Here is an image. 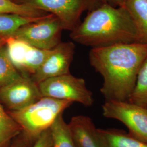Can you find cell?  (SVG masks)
<instances>
[{"instance_id":"cell-23","label":"cell","mask_w":147,"mask_h":147,"mask_svg":"<svg viewBox=\"0 0 147 147\" xmlns=\"http://www.w3.org/2000/svg\"><path fill=\"white\" fill-rule=\"evenodd\" d=\"M5 42H6V39L0 38V47L5 45Z\"/></svg>"},{"instance_id":"cell-24","label":"cell","mask_w":147,"mask_h":147,"mask_svg":"<svg viewBox=\"0 0 147 147\" xmlns=\"http://www.w3.org/2000/svg\"><path fill=\"white\" fill-rule=\"evenodd\" d=\"M11 1H13L15 2H16V3H20V1H21V0H11Z\"/></svg>"},{"instance_id":"cell-15","label":"cell","mask_w":147,"mask_h":147,"mask_svg":"<svg viewBox=\"0 0 147 147\" xmlns=\"http://www.w3.org/2000/svg\"><path fill=\"white\" fill-rule=\"evenodd\" d=\"M100 130L110 147H147V143L131 136L123 130L110 128Z\"/></svg>"},{"instance_id":"cell-10","label":"cell","mask_w":147,"mask_h":147,"mask_svg":"<svg viewBox=\"0 0 147 147\" xmlns=\"http://www.w3.org/2000/svg\"><path fill=\"white\" fill-rule=\"evenodd\" d=\"M75 46L73 42H61L51 50L42 65L31 78L37 84L47 79L70 73Z\"/></svg>"},{"instance_id":"cell-1","label":"cell","mask_w":147,"mask_h":147,"mask_svg":"<svg viewBox=\"0 0 147 147\" xmlns=\"http://www.w3.org/2000/svg\"><path fill=\"white\" fill-rule=\"evenodd\" d=\"M147 44L134 42L93 47L89 63L103 79L100 92L105 101H129L142 64Z\"/></svg>"},{"instance_id":"cell-5","label":"cell","mask_w":147,"mask_h":147,"mask_svg":"<svg viewBox=\"0 0 147 147\" xmlns=\"http://www.w3.org/2000/svg\"><path fill=\"white\" fill-rule=\"evenodd\" d=\"M20 3L52 14L59 19L63 30L71 32L81 23L84 11L99 5L95 0H21Z\"/></svg>"},{"instance_id":"cell-16","label":"cell","mask_w":147,"mask_h":147,"mask_svg":"<svg viewBox=\"0 0 147 147\" xmlns=\"http://www.w3.org/2000/svg\"><path fill=\"white\" fill-rule=\"evenodd\" d=\"M22 132L20 127L3 109L0 101V147Z\"/></svg>"},{"instance_id":"cell-17","label":"cell","mask_w":147,"mask_h":147,"mask_svg":"<svg viewBox=\"0 0 147 147\" xmlns=\"http://www.w3.org/2000/svg\"><path fill=\"white\" fill-rule=\"evenodd\" d=\"M21 76L9 58L5 44L0 47V88L10 84Z\"/></svg>"},{"instance_id":"cell-21","label":"cell","mask_w":147,"mask_h":147,"mask_svg":"<svg viewBox=\"0 0 147 147\" xmlns=\"http://www.w3.org/2000/svg\"><path fill=\"white\" fill-rule=\"evenodd\" d=\"M34 141L21 132L17 136L16 141L11 144V147H31Z\"/></svg>"},{"instance_id":"cell-20","label":"cell","mask_w":147,"mask_h":147,"mask_svg":"<svg viewBox=\"0 0 147 147\" xmlns=\"http://www.w3.org/2000/svg\"><path fill=\"white\" fill-rule=\"evenodd\" d=\"M31 147H53L52 137L50 129L39 135Z\"/></svg>"},{"instance_id":"cell-4","label":"cell","mask_w":147,"mask_h":147,"mask_svg":"<svg viewBox=\"0 0 147 147\" xmlns=\"http://www.w3.org/2000/svg\"><path fill=\"white\" fill-rule=\"evenodd\" d=\"M38 85L42 96L76 102L85 106H90L94 102L93 94L84 79L71 74L45 80Z\"/></svg>"},{"instance_id":"cell-2","label":"cell","mask_w":147,"mask_h":147,"mask_svg":"<svg viewBox=\"0 0 147 147\" xmlns=\"http://www.w3.org/2000/svg\"><path fill=\"white\" fill-rule=\"evenodd\" d=\"M70 37L74 42L92 48L141 43L136 24L126 7L104 4L89 11Z\"/></svg>"},{"instance_id":"cell-11","label":"cell","mask_w":147,"mask_h":147,"mask_svg":"<svg viewBox=\"0 0 147 147\" xmlns=\"http://www.w3.org/2000/svg\"><path fill=\"white\" fill-rule=\"evenodd\" d=\"M76 147H110L100 129L88 116H74L68 123Z\"/></svg>"},{"instance_id":"cell-8","label":"cell","mask_w":147,"mask_h":147,"mask_svg":"<svg viewBox=\"0 0 147 147\" xmlns=\"http://www.w3.org/2000/svg\"><path fill=\"white\" fill-rule=\"evenodd\" d=\"M5 47L11 63L22 76L31 78L47 59L51 50L34 47L22 40L9 37Z\"/></svg>"},{"instance_id":"cell-25","label":"cell","mask_w":147,"mask_h":147,"mask_svg":"<svg viewBox=\"0 0 147 147\" xmlns=\"http://www.w3.org/2000/svg\"></svg>"},{"instance_id":"cell-13","label":"cell","mask_w":147,"mask_h":147,"mask_svg":"<svg viewBox=\"0 0 147 147\" xmlns=\"http://www.w3.org/2000/svg\"><path fill=\"white\" fill-rule=\"evenodd\" d=\"M125 7L136 24L141 43L147 44V0H129Z\"/></svg>"},{"instance_id":"cell-7","label":"cell","mask_w":147,"mask_h":147,"mask_svg":"<svg viewBox=\"0 0 147 147\" xmlns=\"http://www.w3.org/2000/svg\"><path fill=\"white\" fill-rule=\"evenodd\" d=\"M63 30L58 18L49 13L40 20L20 27L11 37L22 40L34 47L49 50L61 42V37Z\"/></svg>"},{"instance_id":"cell-14","label":"cell","mask_w":147,"mask_h":147,"mask_svg":"<svg viewBox=\"0 0 147 147\" xmlns=\"http://www.w3.org/2000/svg\"><path fill=\"white\" fill-rule=\"evenodd\" d=\"M63 114L57 117L50 128L53 147H76L68 124L63 118Z\"/></svg>"},{"instance_id":"cell-22","label":"cell","mask_w":147,"mask_h":147,"mask_svg":"<svg viewBox=\"0 0 147 147\" xmlns=\"http://www.w3.org/2000/svg\"><path fill=\"white\" fill-rule=\"evenodd\" d=\"M98 5H107L113 7H125L129 0H95Z\"/></svg>"},{"instance_id":"cell-6","label":"cell","mask_w":147,"mask_h":147,"mask_svg":"<svg viewBox=\"0 0 147 147\" xmlns=\"http://www.w3.org/2000/svg\"><path fill=\"white\" fill-rule=\"evenodd\" d=\"M106 118L121 121L128 134L147 143V107L129 101H105L102 106Z\"/></svg>"},{"instance_id":"cell-12","label":"cell","mask_w":147,"mask_h":147,"mask_svg":"<svg viewBox=\"0 0 147 147\" xmlns=\"http://www.w3.org/2000/svg\"><path fill=\"white\" fill-rule=\"evenodd\" d=\"M47 15L40 17H26L16 14H0V38L7 39L11 37L20 27L40 20Z\"/></svg>"},{"instance_id":"cell-18","label":"cell","mask_w":147,"mask_h":147,"mask_svg":"<svg viewBox=\"0 0 147 147\" xmlns=\"http://www.w3.org/2000/svg\"><path fill=\"white\" fill-rule=\"evenodd\" d=\"M0 14H16L26 17H40L47 13L25 4L18 3L11 0H0Z\"/></svg>"},{"instance_id":"cell-9","label":"cell","mask_w":147,"mask_h":147,"mask_svg":"<svg viewBox=\"0 0 147 147\" xmlns=\"http://www.w3.org/2000/svg\"><path fill=\"white\" fill-rule=\"evenodd\" d=\"M42 97L38 84L31 78L22 75L0 88V101L10 111L24 109Z\"/></svg>"},{"instance_id":"cell-19","label":"cell","mask_w":147,"mask_h":147,"mask_svg":"<svg viewBox=\"0 0 147 147\" xmlns=\"http://www.w3.org/2000/svg\"><path fill=\"white\" fill-rule=\"evenodd\" d=\"M129 101L135 104L147 106V57L139 71L135 87Z\"/></svg>"},{"instance_id":"cell-3","label":"cell","mask_w":147,"mask_h":147,"mask_svg":"<svg viewBox=\"0 0 147 147\" xmlns=\"http://www.w3.org/2000/svg\"><path fill=\"white\" fill-rule=\"evenodd\" d=\"M73 102L42 96L21 110L9 111V114L20 127L22 132L35 141L43 132L50 128L59 115Z\"/></svg>"}]
</instances>
